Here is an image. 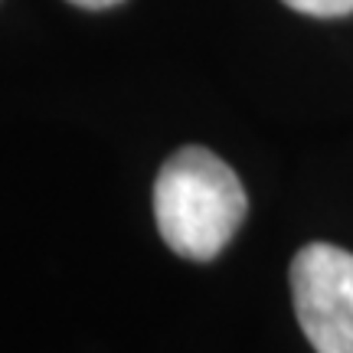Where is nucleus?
<instances>
[{"label": "nucleus", "mask_w": 353, "mask_h": 353, "mask_svg": "<svg viewBox=\"0 0 353 353\" xmlns=\"http://www.w3.org/2000/svg\"><path fill=\"white\" fill-rule=\"evenodd\" d=\"M291 10L307 13V17H347L353 13V0H281Z\"/></svg>", "instance_id": "3"}, {"label": "nucleus", "mask_w": 353, "mask_h": 353, "mask_svg": "<svg viewBox=\"0 0 353 353\" xmlns=\"http://www.w3.org/2000/svg\"><path fill=\"white\" fill-rule=\"evenodd\" d=\"M291 298L317 353H353V252L311 242L291 262Z\"/></svg>", "instance_id": "2"}, {"label": "nucleus", "mask_w": 353, "mask_h": 353, "mask_svg": "<svg viewBox=\"0 0 353 353\" xmlns=\"http://www.w3.org/2000/svg\"><path fill=\"white\" fill-rule=\"evenodd\" d=\"M245 190L236 170L206 148H180L154 180V219L161 239L183 259L210 262L245 219Z\"/></svg>", "instance_id": "1"}, {"label": "nucleus", "mask_w": 353, "mask_h": 353, "mask_svg": "<svg viewBox=\"0 0 353 353\" xmlns=\"http://www.w3.org/2000/svg\"><path fill=\"white\" fill-rule=\"evenodd\" d=\"M69 3L85 7V10H105V7H114V3H121V0H69Z\"/></svg>", "instance_id": "4"}]
</instances>
